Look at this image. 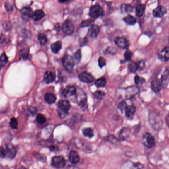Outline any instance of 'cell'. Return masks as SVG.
Instances as JSON below:
<instances>
[{
	"label": "cell",
	"instance_id": "obj_1",
	"mask_svg": "<svg viewBox=\"0 0 169 169\" xmlns=\"http://www.w3.org/2000/svg\"><path fill=\"white\" fill-rule=\"evenodd\" d=\"M149 122L153 129L158 130L162 126V120L159 116L155 113H152L149 116Z\"/></svg>",
	"mask_w": 169,
	"mask_h": 169
},
{
	"label": "cell",
	"instance_id": "obj_2",
	"mask_svg": "<svg viewBox=\"0 0 169 169\" xmlns=\"http://www.w3.org/2000/svg\"><path fill=\"white\" fill-rule=\"evenodd\" d=\"M104 14V11L100 5L96 4L91 6L90 9L89 16L90 17L95 19L102 16Z\"/></svg>",
	"mask_w": 169,
	"mask_h": 169
},
{
	"label": "cell",
	"instance_id": "obj_3",
	"mask_svg": "<svg viewBox=\"0 0 169 169\" xmlns=\"http://www.w3.org/2000/svg\"><path fill=\"white\" fill-rule=\"evenodd\" d=\"M62 63L63 66L68 73H71L72 72L74 66L75 62L71 55H65L62 59Z\"/></svg>",
	"mask_w": 169,
	"mask_h": 169
},
{
	"label": "cell",
	"instance_id": "obj_4",
	"mask_svg": "<svg viewBox=\"0 0 169 169\" xmlns=\"http://www.w3.org/2000/svg\"><path fill=\"white\" fill-rule=\"evenodd\" d=\"M57 106L59 110V113L60 117H62L63 116H65L67 114L68 111L70 108V104L69 101L66 100H60L58 102Z\"/></svg>",
	"mask_w": 169,
	"mask_h": 169
},
{
	"label": "cell",
	"instance_id": "obj_5",
	"mask_svg": "<svg viewBox=\"0 0 169 169\" xmlns=\"http://www.w3.org/2000/svg\"><path fill=\"white\" fill-rule=\"evenodd\" d=\"M66 165V161L63 157L55 156L52 157L51 162V165L57 169H61L64 167Z\"/></svg>",
	"mask_w": 169,
	"mask_h": 169
},
{
	"label": "cell",
	"instance_id": "obj_6",
	"mask_svg": "<svg viewBox=\"0 0 169 169\" xmlns=\"http://www.w3.org/2000/svg\"><path fill=\"white\" fill-rule=\"evenodd\" d=\"M142 143L148 148H151L155 146V139L150 134L146 133L142 137Z\"/></svg>",
	"mask_w": 169,
	"mask_h": 169
},
{
	"label": "cell",
	"instance_id": "obj_7",
	"mask_svg": "<svg viewBox=\"0 0 169 169\" xmlns=\"http://www.w3.org/2000/svg\"><path fill=\"white\" fill-rule=\"evenodd\" d=\"M62 30L63 32L67 35H71L74 30V26L73 23L69 19L66 20L62 26Z\"/></svg>",
	"mask_w": 169,
	"mask_h": 169
},
{
	"label": "cell",
	"instance_id": "obj_8",
	"mask_svg": "<svg viewBox=\"0 0 169 169\" xmlns=\"http://www.w3.org/2000/svg\"><path fill=\"white\" fill-rule=\"evenodd\" d=\"M5 150L6 157L13 159L16 156V148L12 144H7L6 146H4Z\"/></svg>",
	"mask_w": 169,
	"mask_h": 169
},
{
	"label": "cell",
	"instance_id": "obj_9",
	"mask_svg": "<svg viewBox=\"0 0 169 169\" xmlns=\"http://www.w3.org/2000/svg\"><path fill=\"white\" fill-rule=\"evenodd\" d=\"M114 42L118 47L123 49H127L129 46L128 41L125 38L121 37H117L114 39Z\"/></svg>",
	"mask_w": 169,
	"mask_h": 169
},
{
	"label": "cell",
	"instance_id": "obj_10",
	"mask_svg": "<svg viewBox=\"0 0 169 169\" xmlns=\"http://www.w3.org/2000/svg\"><path fill=\"white\" fill-rule=\"evenodd\" d=\"M79 78L82 82L86 83H91L95 80V78L90 73L84 72L79 75Z\"/></svg>",
	"mask_w": 169,
	"mask_h": 169
},
{
	"label": "cell",
	"instance_id": "obj_11",
	"mask_svg": "<svg viewBox=\"0 0 169 169\" xmlns=\"http://www.w3.org/2000/svg\"><path fill=\"white\" fill-rule=\"evenodd\" d=\"M21 13L22 14V16L24 19H30V18H32L33 16V11L31 8L29 7H24L22 8L21 11Z\"/></svg>",
	"mask_w": 169,
	"mask_h": 169
},
{
	"label": "cell",
	"instance_id": "obj_12",
	"mask_svg": "<svg viewBox=\"0 0 169 169\" xmlns=\"http://www.w3.org/2000/svg\"><path fill=\"white\" fill-rule=\"evenodd\" d=\"M158 58L159 59L166 62L169 60V47H165L161 51H160L158 54Z\"/></svg>",
	"mask_w": 169,
	"mask_h": 169
},
{
	"label": "cell",
	"instance_id": "obj_13",
	"mask_svg": "<svg viewBox=\"0 0 169 169\" xmlns=\"http://www.w3.org/2000/svg\"><path fill=\"white\" fill-rule=\"evenodd\" d=\"M144 167V165L140 163H134L129 162L124 165L123 169H141Z\"/></svg>",
	"mask_w": 169,
	"mask_h": 169
},
{
	"label": "cell",
	"instance_id": "obj_14",
	"mask_svg": "<svg viewBox=\"0 0 169 169\" xmlns=\"http://www.w3.org/2000/svg\"><path fill=\"white\" fill-rule=\"evenodd\" d=\"M56 75L52 71H47L45 73L44 79L46 84H50L55 80Z\"/></svg>",
	"mask_w": 169,
	"mask_h": 169
},
{
	"label": "cell",
	"instance_id": "obj_15",
	"mask_svg": "<svg viewBox=\"0 0 169 169\" xmlns=\"http://www.w3.org/2000/svg\"><path fill=\"white\" fill-rule=\"evenodd\" d=\"M166 8L163 6H159L153 10V14L154 16L156 18H160L163 17L166 14Z\"/></svg>",
	"mask_w": 169,
	"mask_h": 169
},
{
	"label": "cell",
	"instance_id": "obj_16",
	"mask_svg": "<svg viewBox=\"0 0 169 169\" xmlns=\"http://www.w3.org/2000/svg\"><path fill=\"white\" fill-rule=\"evenodd\" d=\"M100 28L96 25H92L88 29V34L92 38H96L100 33Z\"/></svg>",
	"mask_w": 169,
	"mask_h": 169
},
{
	"label": "cell",
	"instance_id": "obj_17",
	"mask_svg": "<svg viewBox=\"0 0 169 169\" xmlns=\"http://www.w3.org/2000/svg\"><path fill=\"white\" fill-rule=\"evenodd\" d=\"M76 93V88L74 86H68L63 92V96L68 98L74 95Z\"/></svg>",
	"mask_w": 169,
	"mask_h": 169
},
{
	"label": "cell",
	"instance_id": "obj_18",
	"mask_svg": "<svg viewBox=\"0 0 169 169\" xmlns=\"http://www.w3.org/2000/svg\"><path fill=\"white\" fill-rule=\"evenodd\" d=\"M69 160L71 163L73 164H76L80 161V157L77 152L74 150H72L70 152Z\"/></svg>",
	"mask_w": 169,
	"mask_h": 169
},
{
	"label": "cell",
	"instance_id": "obj_19",
	"mask_svg": "<svg viewBox=\"0 0 169 169\" xmlns=\"http://www.w3.org/2000/svg\"><path fill=\"white\" fill-rule=\"evenodd\" d=\"M161 82L162 87L165 88L169 83V70H166L164 72L161 76Z\"/></svg>",
	"mask_w": 169,
	"mask_h": 169
},
{
	"label": "cell",
	"instance_id": "obj_20",
	"mask_svg": "<svg viewBox=\"0 0 169 169\" xmlns=\"http://www.w3.org/2000/svg\"><path fill=\"white\" fill-rule=\"evenodd\" d=\"M162 88L161 82L159 80H155L151 83V88L153 92L156 93H159Z\"/></svg>",
	"mask_w": 169,
	"mask_h": 169
},
{
	"label": "cell",
	"instance_id": "obj_21",
	"mask_svg": "<svg viewBox=\"0 0 169 169\" xmlns=\"http://www.w3.org/2000/svg\"><path fill=\"white\" fill-rule=\"evenodd\" d=\"M136 107L134 105H127L125 107V114L128 118H131L133 117L136 112Z\"/></svg>",
	"mask_w": 169,
	"mask_h": 169
},
{
	"label": "cell",
	"instance_id": "obj_22",
	"mask_svg": "<svg viewBox=\"0 0 169 169\" xmlns=\"http://www.w3.org/2000/svg\"><path fill=\"white\" fill-rule=\"evenodd\" d=\"M139 92V90L138 87H131L128 88L127 90V96L129 98L134 97Z\"/></svg>",
	"mask_w": 169,
	"mask_h": 169
},
{
	"label": "cell",
	"instance_id": "obj_23",
	"mask_svg": "<svg viewBox=\"0 0 169 169\" xmlns=\"http://www.w3.org/2000/svg\"><path fill=\"white\" fill-rule=\"evenodd\" d=\"M45 16V13L42 10H36L34 11L32 16V19L34 21H39Z\"/></svg>",
	"mask_w": 169,
	"mask_h": 169
},
{
	"label": "cell",
	"instance_id": "obj_24",
	"mask_svg": "<svg viewBox=\"0 0 169 169\" xmlns=\"http://www.w3.org/2000/svg\"><path fill=\"white\" fill-rule=\"evenodd\" d=\"M45 100L48 104H51L55 103L57 98L55 95L52 93H46L44 97Z\"/></svg>",
	"mask_w": 169,
	"mask_h": 169
},
{
	"label": "cell",
	"instance_id": "obj_25",
	"mask_svg": "<svg viewBox=\"0 0 169 169\" xmlns=\"http://www.w3.org/2000/svg\"><path fill=\"white\" fill-rule=\"evenodd\" d=\"M62 47V42L57 41L52 44L51 46V50L54 54H57Z\"/></svg>",
	"mask_w": 169,
	"mask_h": 169
},
{
	"label": "cell",
	"instance_id": "obj_26",
	"mask_svg": "<svg viewBox=\"0 0 169 169\" xmlns=\"http://www.w3.org/2000/svg\"><path fill=\"white\" fill-rule=\"evenodd\" d=\"M133 7L131 5L123 4L121 6V11L123 13H129L133 11Z\"/></svg>",
	"mask_w": 169,
	"mask_h": 169
},
{
	"label": "cell",
	"instance_id": "obj_27",
	"mask_svg": "<svg viewBox=\"0 0 169 169\" xmlns=\"http://www.w3.org/2000/svg\"><path fill=\"white\" fill-rule=\"evenodd\" d=\"M123 21L126 22V23L129 25H133L136 22V18L131 15H128V16H126L125 18H124Z\"/></svg>",
	"mask_w": 169,
	"mask_h": 169
},
{
	"label": "cell",
	"instance_id": "obj_28",
	"mask_svg": "<svg viewBox=\"0 0 169 169\" xmlns=\"http://www.w3.org/2000/svg\"><path fill=\"white\" fill-rule=\"evenodd\" d=\"M106 140L108 142L115 146H119L120 145V141H119V139H117V138H115L114 136L110 135V136H108L107 138H106Z\"/></svg>",
	"mask_w": 169,
	"mask_h": 169
},
{
	"label": "cell",
	"instance_id": "obj_29",
	"mask_svg": "<svg viewBox=\"0 0 169 169\" xmlns=\"http://www.w3.org/2000/svg\"><path fill=\"white\" fill-rule=\"evenodd\" d=\"M145 11V6L144 5L139 4L136 7V13L138 17H141L143 16Z\"/></svg>",
	"mask_w": 169,
	"mask_h": 169
},
{
	"label": "cell",
	"instance_id": "obj_30",
	"mask_svg": "<svg viewBox=\"0 0 169 169\" xmlns=\"http://www.w3.org/2000/svg\"><path fill=\"white\" fill-rule=\"evenodd\" d=\"M128 68L129 69V70L132 72H133V73L136 72V71H137V70L139 69L138 63L133 61H131L129 63Z\"/></svg>",
	"mask_w": 169,
	"mask_h": 169
},
{
	"label": "cell",
	"instance_id": "obj_31",
	"mask_svg": "<svg viewBox=\"0 0 169 169\" xmlns=\"http://www.w3.org/2000/svg\"><path fill=\"white\" fill-rule=\"evenodd\" d=\"M83 134L86 137L88 138H92L94 136V132L93 130L91 128H86L83 131Z\"/></svg>",
	"mask_w": 169,
	"mask_h": 169
},
{
	"label": "cell",
	"instance_id": "obj_32",
	"mask_svg": "<svg viewBox=\"0 0 169 169\" xmlns=\"http://www.w3.org/2000/svg\"><path fill=\"white\" fill-rule=\"evenodd\" d=\"M8 62V58L5 53L3 52L0 56V68L6 64Z\"/></svg>",
	"mask_w": 169,
	"mask_h": 169
},
{
	"label": "cell",
	"instance_id": "obj_33",
	"mask_svg": "<svg viewBox=\"0 0 169 169\" xmlns=\"http://www.w3.org/2000/svg\"><path fill=\"white\" fill-rule=\"evenodd\" d=\"M38 40L39 41L40 44L43 46L46 44L47 41V37H46V35L43 34H40L39 35H38Z\"/></svg>",
	"mask_w": 169,
	"mask_h": 169
},
{
	"label": "cell",
	"instance_id": "obj_34",
	"mask_svg": "<svg viewBox=\"0 0 169 169\" xmlns=\"http://www.w3.org/2000/svg\"><path fill=\"white\" fill-rule=\"evenodd\" d=\"M81 51L80 49L78 50L74 55V60L75 64H78L79 62H80L81 59Z\"/></svg>",
	"mask_w": 169,
	"mask_h": 169
},
{
	"label": "cell",
	"instance_id": "obj_35",
	"mask_svg": "<svg viewBox=\"0 0 169 169\" xmlns=\"http://www.w3.org/2000/svg\"><path fill=\"white\" fill-rule=\"evenodd\" d=\"M106 80L103 78L98 79L95 82V85L98 87H104L106 85Z\"/></svg>",
	"mask_w": 169,
	"mask_h": 169
},
{
	"label": "cell",
	"instance_id": "obj_36",
	"mask_svg": "<svg viewBox=\"0 0 169 169\" xmlns=\"http://www.w3.org/2000/svg\"><path fill=\"white\" fill-rule=\"evenodd\" d=\"M145 79L139 76L136 75L134 78V82L136 83V85L138 86L141 85L145 82Z\"/></svg>",
	"mask_w": 169,
	"mask_h": 169
},
{
	"label": "cell",
	"instance_id": "obj_37",
	"mask_svg": "<svg viewBox=\"0 0 169 169\" xmlns=\"http://www.w3.org/2000/svg\"><path fill=\"white\" fill-rule=\"evenodd\" d=\"M3 27L4 29L6 31H10L12 28L11 22H10V21H5L3 24Z\"/></svg>",
	"mask_w": 169,
	"mask_h": 169
},
{
	"label": "cell",
	"instance_id": "obj_38",
	"mask_svg": "<svg viewBox=\"0 0 169 169\" xmlns=\"http://www.w3.org/2000/svg\"><path fill=\"white\" fill-rule=\"evenodd\" d=\"M37 121L40 124L45 123L46 121V118L44 115L42 114H39L37 115L36 117Z\"/></svg>",
	"mask_w": 169,
	"mask_h": 169
},
{
	"label": "cell",
	"instance_id": "obj_39",
	"mask_svg": "<svg viewBox=\"0 0 169 169\" xmlns=\"http://www.w3.org/2000/svg\"><path fill=\"white\" fill-rule=\"evenodd\" d=\"M20 55L24 59H27L28 57L29 51L27 49H22L20 52Z\"/></svg>",
	"mask_w": 169,
	"mask_h": 169
},
{
	"label": "cell",
	"instance_id": "obj_40",
	"mask_svg": "<svg viewBox=\"0 0 169 169\" xmlns=\"http://www.w3.org/2000/svg\"><path fill=\"white\" fill-rule=\"evenodd\" d=\"M10 126L13 129H16L18 127V122L15 118H12L10 121Z\"/></svg>",
	"mask_w": 169,
	"mask_h": 169
},
{
	"label": "cell",
	"instance_id": "obj_41",
	"mask_svg": "<svg viewBox=\"0 0 169 169\" xmlns=\"http://www.w3.org/2000/svg\"><path fill=\"white\" fill-rule=\"evenodd\" d=\"M93 22V21L92 19H87L81 22V26L82 27H88L89 26H90Z\"/></svg>",
	"mask_w": 169,
	"mask_h": 169
},
{
	"label": "cell",
	"instance_id": "obj_42",
	"mask_svg": "<svg viewBox=\"0 0 169 169\" xmlns=\"http://www.w3.org/2000/svg\"><path fill=\"white\" fill-rule=\"evenodd\" d=\"M94 95L95 96V98H96L100 100L104 97V95H105V93H104V92L100 91H98L95 92L94 93Z\"/></svg>",
	"mask_w": 169,
	"mask_h": 169
},
{
	"label": "cell",
	"instance_id": "obj_43",
	"mask_svg": "<svg viewBox=\"0 0 169 169\" xmlns=\"http://www.w3.org/2000/svg\"><path fill=\"white\" fill-rule=\"evenodd\" d=\"M106 65V61L104 58L100 57L98 59V65L100 68H103Z\"/></svg>",
	"mask_w": 169,
	"mask_h": 169
},
{
	"label": "cell",
	"instance_id": "obj_44",
	"mask_svg": "<svg viewBox=\"0 0 169 169\" xmlns=\"http://www.w3.org/2000/svg\"><path fill=\"white\" fill-rule=\"evenodd\" d=\"M132 55H133V54L131 52L129 51H127L125 52V54H124L125 59L126 60H128V61L131 60V59L132 57Z\"/></svg>",
	"mask_w": 169,
	"mask_h": 169
},
{
	"label": "cell",
	"instance_id": "obj_45",
	"mask_svg": "<svg viewBox=\"0 0 169 169\" xmlns=\"http://www.w3.org/2000/svg\"><path fill=\"white\" fill-rule=\"evenodd\" d=\"M126 106L127 103H126V101H123L122 102H121L119 104L118 107L119 109H120L121 111H123L125 109V107H126Z\"/></svg>",
	"mask_w": 169,
	"mask_h": 169
},
{
	"label": "cell",
	"instance_id": "obj_46",
	"mask_svg": "<svg viewBox=\"0 0 169 169\" xmlns=\"http://www.w3.org/2000/svg\"><path fill=\"white\" fill-rule=\"evenodd\" d=\"M28 111L29 113L30 114H31L32 115H34L37 113L36 108L34 107H32V106L28 107Z\"/></svg>",
	"mask_w": 169,
	"mask_h": 169
},
{
	"label": "cell",
	"instance_id": "obj_47",
	"mask_svg": "<svg viewBox=\"0 0 169 169\" xmlns=\"http://www.w3.org/2000/svg\"><path fill=\"white\" fill-rule=\"evenodd\" d=\"M0 157H1V158H5L6 157L5 148H4V146L0 147Z\"/></svg>",
	"mask_w": 169,
	"mask_h": 169
},
{
	"label": "cell",
	"instance_id": "obj_48",
	"mask_svg": "<svg viewBox=\"0 0 169 169\" xmlns=\"http://www.w3.org/2000/svg\"><path fill=\"white\" fill-rule=\"evenodd\" d=\"M35 156L39 160L43 161H45V160L46 159V157H45L44 155L40 154V153L35 154Z\"/></svg>",
	"mask_w": 169,
	"mask_h": 169
},
{
	"label": "cell",
	"instance_id": "obj_49",
	"mask_svg": "<svg viewBox=\"0 0 169 169\" xmlns=\"http://www.w3.org/2000/svg\"><path fill=\"white\" fill-rule=\"evenodd\" d=\"M49 149L51 151L54 152H57L59 151V147L56 146H51L49 147Z\"/></svg>",
	"mask_w": 169,
	"mask_h": 169
},
{
	"label": "cell",
	"instance_id": "obj_50",
	"mask_svg": "<svg viewBox=\"0 0 169 169\" xmlns=\"http://www.w3.org/2000/svg\"><path fill=\"white\" fill-rule=\"evenodd\" d=\"M138 64L139 69H142L145 66V63L144 62H139V63H138Z\"/></svg>",
	"mask_w": 169,
	"mask_h": 169
},
{
	"label": "cell",
	"instance_id": "obj_51",
	"mask_svg": "<svg viewBox=\"0 0 169 169\" xmlns=\"http://www.w3.org/2000/svg\"><path fill=\"white\" fill-rule=\"evenodd\" d=\"M6 41V38L3 34H0V44L4 43Z\"/></svg>",
	"mask_w": 169,
	"mask_h": 169
},
{
	"label": "cell",
	"instance_id": "obj_52",
	"mask_svg": "<svg viewBox=\"0 0 169 169\" xmlns=\"http://www.w3.org/2000/svg\"><path fill=\"white\" fill-rule=\"evenodd\" d=\"M6 10L8 11H11L12 10H13V6H9V5H7V6H6Z\"/></svg>",
	"mask_w": 169,
	"mask_h": 169
},
{
	"label": "cell",
	"instance_id": "obj_53",
	"mask_svg": "<svg viewBox=\"0 0 169 169\" xmlns=\"http://www.w3.org/2000/svg\"><path fill=\"white\" fill-rule=\"evenodd\" d=\"M66 169H80L79 168L75 166H70L66 168Z\"/></svg>",
	"mask_w": 169,
	"mask_h": 169
},
{
	"label": "cell",
	"instance_id": "obj_54",
	"mask_svg": "<svg viewBox=\"0 0 169 169\" xmlns=\"http://www.w3.org/2000/svg\"><path fill=\"white\" fill-rule=\"evenodd\" d=\"M87 42V39H84V41L83 42L81 45H83L82 46L84 45H85L86 44V43Z\"/></svg>",
	"mask_w": 169,
	"mask_h": 169
},
{
	"label": "cell",
	"instance_id": "obj_55",
	"mask_svg": "<svg viewBox=\"0 0 169 169\" xmlns=\"http://www.w3.org/2000/svg\"><path fill=\"white\" fill-rule=\"evenodd\" d=\"M59 1L60 3H65L67 1H68V0H59Z\"/></svg>",
	"mask_w": 169,
	"mask_h": 169
},
{
	"label": "cell",
	"instance_id": "obj_56",
	"mask_svg": "<svg viewBox=\"0 0 169 169\" xmlns=\"http://www.w3.org/2000/svg\"><path fill=\"white\" fill-rule=\"evenodd\" d=\"M92 1H95V0H92Z\"/></svg>",
	"mask_w": 169,
	"mask_h": 169
}]
</instances>
